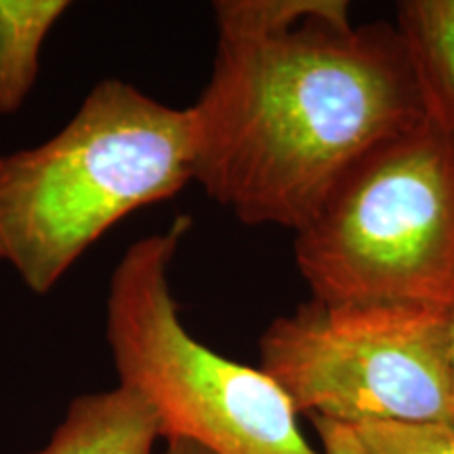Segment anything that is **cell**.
<instances>
[{"label":"cell","mask_w":454,"mask_h":454,"mask_svg":"<svg viewBox=\"0 0 454 454\" xmlns=\"http://www.w3.org/2000/svg\"><path fill=\"white\" fill-rule=\"evenodd\" d=\"M194 179L247 225L299 234L362 158L425 121L395 26L345 0H219Z\"/></svg>","instance_id":"obj_1"},{"label":"cell","mask_w":454,"mask_h":454,"mask_svg":"<svg viewBox=\"0 0 454 454\" xmlns=\"http://www.w3.org/2000/svg\"><path fill=\"white\" fill-rule=\"evenodd\" d=\"M190 107L104 78L53 137L0 156V263L47 294L124 217L194 179Z\"/></svg>","instance_id":"obj_2"},{"label":"cell","mask_w":454,"mask_h":454,"mask_svg":"<svg viewBox=\"0 0 454 454\" xmlns=\"http://www.w3.org/2000/svg\"><path fill=\"white\" fill-rule=\"evenodd\" d=\"M311 299L454 314V139L425 121L362 158L294 238Z\"/></svg>","instance_id":"obj_3"},{"label":"cell","mask_w":454,"mask_h":454,"mask_svg":"<svg viewBox=\"0 0 454 454\" xmlns=\"http://www.w3.org/2000/svg\"><path fill=\"white\" fill-rule=\"evenodd\" d=\"M187 230L177 217L130 244L112 271L106 339L121 385L150 402L167 440L211 454H320L268 372L217 354L181 322L170 265Z\"/></svg>","instance_id":"obj_4"},{"label":"cell","mask_w":454,"mask_h":454,"mask_svg":"<svg viewBox=\"0 0 454 454\" xmlns=\"http://www.w3.org/2000/svg\"><path fill=\"white\" fill-rule=\"evenodd\" d=\"M450 317L397 305L308 301L259 339V368L294 411L360 423H454Z\"/></svg>","instance_id":"obj_5"},{"label":"cell","mask_w":454,"mask_h":454,"mask_svg":"<svg viewBox=\"0 0 454 454\" xmlns=\"http://www.w3.org/2000/svg\"><path fill=\"white\" fill-rule=\"evenodd\" d=\"M160 421L139 391L118 387L76 395L47 444L27 454H152Z\"/></svg>","instance_id":"obj_6"},{"label":"cell","mask_w":454,"mask_h":454,"mask_svg":"<svg viewBox=\"0 0 454 454\" xmlns=\"http://www.w3.org/2000/svg\"><path fill=\"white\" fill-rule=\"evenodd\" d=\"M395 30L421 90L425 116L454 139V0L400 3Z\"/></svg>","instance_id":"obj_7"},{"label":"cell","mask_w":454,"mask_h":454,"mask_svg":"<svg viewBox=\"0 0 454 454\" xmlns=\"http://www.w3.org/2000/svg\"><path fill=\"white\" fill-rule=\"evenodd\" d=\"M67 0H0V114L24 107L36 87L41 53Z\"/></svg>","instance_id":"obj_8"},{"label":"cell","mask_w":454,"mask_h":454,"mask_svg":"<svg viewBox=\"0 0 454 454\" xmlns=\"http://www.w3.org/2000/svg\"><path fill=\"white\" fill-rule=\"evenodd\" d=\"M351 429L371 454H454V423L374 421Z\"/></svg>","instance_id":"obj_9"},{"label":"cell","mask_w":454,"mask_h":454,"mask_svg":"<svg viewBox=\"0 0 454 454\" xmlns=\"http://www.w3.org/2000/svg\"><path fill=\"white\" fill-rule=\"evenodd\" d=\"M311 421L325 446L322 454H371L349 425L326 421V419H311Z\"/></svg>","instance_id":"obj_10"},{"label":"cell","mask_w":454,"mask_h":454,"mask_svg":"<svg viewBox=\"0 0 454 454\" xmlns=\"http://www.w3.org/2000/svg\"><path fill=\"white\" fill-rule=\"evenodd\" d=\"M168 446L167 450L162 454H211L208 450H204L198 444H192V442L187 440H167Z\"/></svg>","instance_id":"obj_11"},{"label":"cell","mask_w":454,"mask_h":454,"mask_svg":"<svg viewBox=\"0 0 454 454\" xmlns=\"http://www.w3.org/2000/svg\"><path fill=\"white\" fill-rule=\"evenodd\" d=\"M450 379H452V417H454V314L450 317Z\"/></svg>","instance_id":"obj_12"}]
</instances>
